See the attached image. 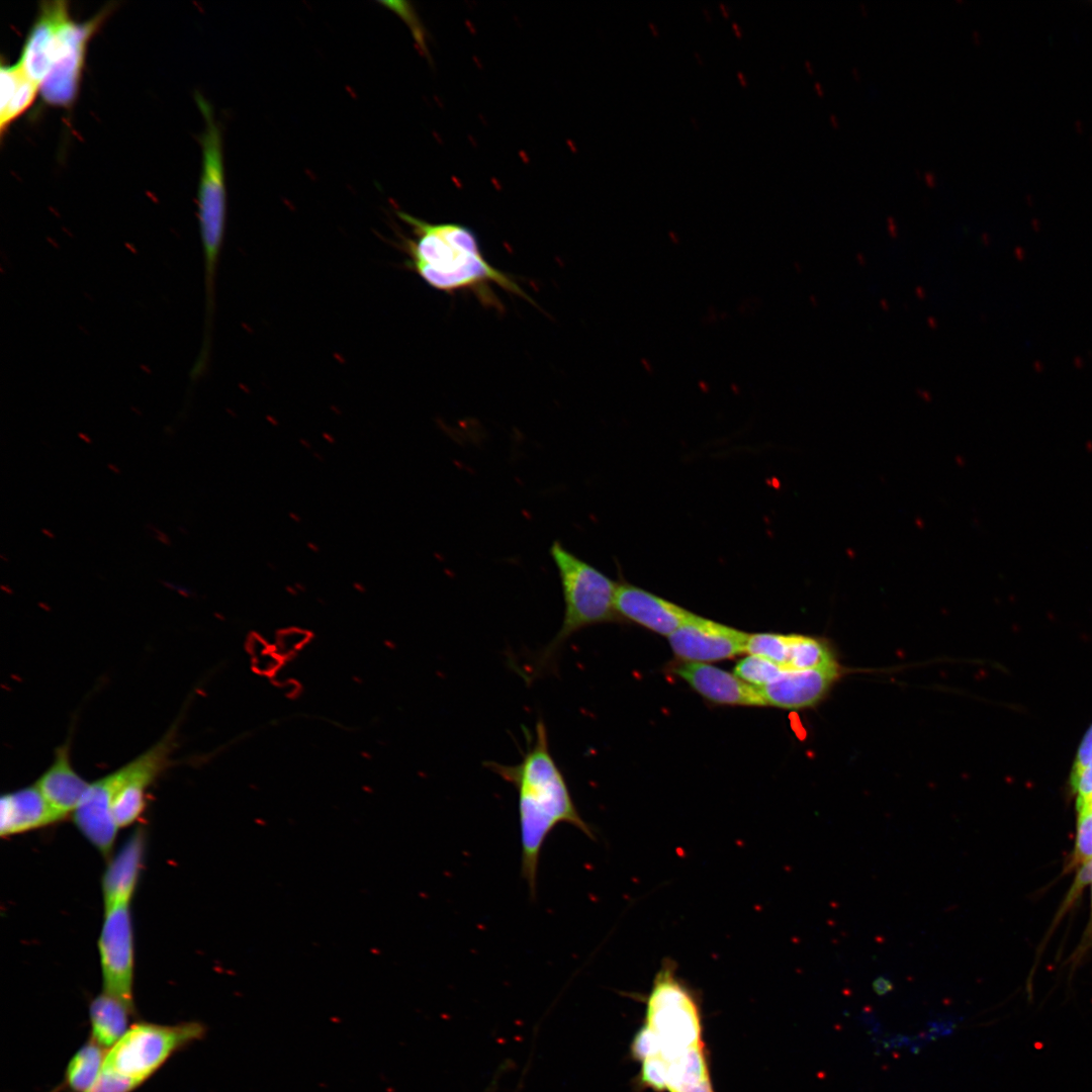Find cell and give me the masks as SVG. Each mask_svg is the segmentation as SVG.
<instances>
[{
    "instance_id": "cell-13",
    "label": "cell",
    "mask_w": 1092,
    "mask_h": 1092,
    "mask_svg": "<svg viewBox=\"0 0 1092 1092\" xmlns=\"http://www.w3.org/2000/svg\"><path fill=\"white\" fill-rule=\"evenodd\" d=\"M673 672L700 695L717 704L765 706L759 688L751 686L736 674L704 662H685Z\"/></svg>"
},
{
    "instance_id": "cell-4",
    "label": "cell",
    "mask_w": 1092,
    "mask_h": 1092,
    "mask_svg": "<svg viewBox=\"0 0 1092 1092\" xmlns=\"http://www.w3.org/2000/svg\"><path fill=\"white\" fill-rule=\"evenodd\" d=\"M550 556L557 569L564 602L560 628L537 657V669L549 668L566 641L578 631L616 620L617 582L590 563L553 541Z\"/></svg>"
},
{
    "instance_id": "cell-16",
    "label": "cell",
    "mask_w": 1092,
    "mask_h": 1092,
    "mask_svg": "<svg viewBox=\"0 0 1092 1092\" xmlns=\"http://www.w3.org/2000/svg\"><path fill=\"white\" fill-rule=\"evenodd\" d=\"M60 820L35 784L1 797L0 834L3 837L41 828Z\"/></svg>"
},
{
    "instance_id": "cell-18",
    "label": "cell",
    "mask_w": 1092,
    "mask_h": 1092,
    "mask_svg": "<svg viewBox=\"0 0 1092 1092\" xmlns=\"http://www.w3.org/2000/svg\"><path fill=\"white\" fill-rule=\"evenodd\" d=\"M664 1061L667 1066L668 1092H714L704 1042L688 1048Z\"/></svg>"
},
{
    "instance_id": "cell-20",
    "label": "cell",
    "mask_w": 1092,
    "mask_h": 1092,
    "mask_svg": "<svg viewBox=\"0 0 1092 1092\" xmlns=\"http://www.w3.org/2000/svg\"><path fill=\"white\" fill-rule=\"evenodd\" d=\"M787 636V669L841 670L832 647L825 640L800 634Z\"/></svg>"
},
{
    "instance_id": "cell-38",
    "label": "cell",
    "mask_w": 1092,
    "mask_h": 1092,
    "mask_svg": "<svg viewBox=\"0 0 1092 1092\" xmlns=\"http://www.w3.org/2000/svg\"><path fill=\"white\" fill-rule=\"evenodd\" d=\"M695 56H697V58L699 59L700 63H702V62H703V61L701 60V58H700L701 56H700V55H699V54H698L697 52L695 53Z\"/></svg>"
},
{
    "instance_id": "cell-33",
    "label": "cell",
    "mask_w": 1092,
    "mask_h": 1092,
    "mask_svg": "<svg viewBox=\"0 0 1092 1092\" xmlns=\"http://www.w3.org/2000/svg\"><path fill=\"white\" fill-rule=\"evenodd\" d=\"M737 77H738V79L740 80V82H741V83H742L743 85H746V84H747V81H746V77L744 76V74H743L742 72L738 71V72H737Z\"/></svg>"
},
{
    "instance_id": "cell-25",
    "label": "cell",
    "mask_w": 1092,
    "mask_h": 1092,
    "mask_svg": "<svg viewBox=\"0 0 1092 1092\" xmlns=\"http://www.w3.org/2000/svg\"><path fill=\"white\" fill-rule=\"evenodd\" d=\"M1092 859V811L1078 813L1075 846L1069 869L1079 868Z\"/></svg>"
},
{
    "instance_id": "cell-9",
    "label": "cell",
    "mask_w": 1092,
    "mask_h": 1092,
    "mask_svg": "<svg viewBox=\"0 0 1092 1092\" xmlns=\"http://www.w3.org/2000/svg\"><path fill=\"white\" fill-rule=\"evenodd\" d=\"M103 992L134 1009L133 931L130 903L104 907V920L98 938Z\"/></svg>"
},
{
    "instance_id": "cell-21",
    "label": "cell",
    "mask_w": 1092,
    "mask_h": 1092,
    "mask_svg": "<svg viewBox=\"0 0 1092 1092\" xmlns=\"http://www.w3.org/2000/svg\"><path fill=\"white\" fill-rule=\"evenodd\" d=\"M107 1050L91 1038L70 1060L65 1072V1086L72 1092L89 1089L102 1071Z\"/></svg>"
},
{
    "instance_id": "cell-19",
    "label": "cell",
    "mask_w": 1092,
    "mask_h": 1092,
    "mask_svg": "<svg viewBox=\"0 0 1092 1092\" xmlns=\"http://www.w3.org/2000/svg\"><path fill=\"white\" fill-rule=\"evenodd\" d=\"M133 1010L119 999L102 992L89 1006L90 1038L108 1051L130 1027L129 1016Z\"/></svg>"
},
{
    "instance_id": "cell-27",
    "label": "cell",
    "mask_w": 1092,
    "mask_h": 1092,
    "mask_svg": "<svg viewBox=\"0 0 1092 1092\" xmlns=\"http://www.w3.org/2000/svg\"><path fill=\"white\" fill-rule=\"evenodd\" d=\"M1092 762V725L1085 733L1077 750L1074 765L1071 772L1070 784Z\"/></svg>"
},
{
    "instance_id": "cell-36",
    "label": "cell",
    "mask_w": 1092,
    "mask_h": 1092,
    "mask_svg": "<svg viewBox=\"0 0 1092 1092\" xmlns=\"http://www.w3.org/2000/svg\"><path fill=\"white\" fill-rule=\"evenodd\" d=\"M648 24H649V27L651 28V30L653 31V33H654V34H658V29H657V27L655 26V24H654V23H652V22H648Z\"/></svg>"
},
{
    "instance_id": "cell-7",
    "label": "cell",
    "mask_w": 1092,
    "mask_h": 1092,
    "mask_svg": "<svg viewBox=\"0 0 1092 1092\" xmlns=\"http://www.w3.org/2000/svg\"><path fill=\"white\" fill-rule=\"evenodd\" d=\"M114 4L102 8L84 21L71 17L59 30L50 70L42 80L39 95L46 105L71 108L80 90L87 49L91 38L113 11Z\"/></svg>"
},
{
    "instance_id": "cell-2",
    "label": "cell",
    "mask_w": 1092,
    "mask_h": 1092,
    "mask_svg": "<svg viewBox=\"0 0 1092 1092\" xmlns=\"http://www.w3.org/2000/svg\"><path fill=\"white\" fill-rule=\"evenodd\" d=\"M414 238H402L401 248L411 267L428 285L448 293L471 290L487 303H494L491 285L529 298L508 274L483 257L475 234L455 222L432 223L405 212H397Z\"/></svg>"
},
{
    "instance_id": "cell-30",
    "label": "cell",
    "mask_w": 1092,
    "mask_h": 1092,
    "mask_svg": "<svg viewBox=\"0 0 1092 1092\" xmlns=\"http://www.w3.org/2000/svg\"><path fill=\"white\" fill-rule=\"evenodd\" d=\"M873 989L877 995L884 996L892 991V980L887 975H880L874 980Z\"/></svg>"
},
{
    "instance_id": "cell-11",
    "label": "cell",
    "mask_w": 1092,
    "mask_h": 1092,
    "mask_svg": "<svg viewBox=\"0 0 1092 1092\" xmlns=\"http://www.w3.org/2000/svg\"><path fill=\"white\" fill-rule=\"evenodd\" d=\"M617 615L655 633L669 636L692 615L688 610L627 582H617Z\"/></svg>"
},
{
    "instance_id": "cell-32",
    "label": "cell",
    "mask_w": 1092,
    "mask_h": 1092,
    "mask_svg": "<svg viewBox=\"0 0 1092 1092\" xmlns=\"http://www.w3.org/2000/svg\"><path fill=\"white\" fill-rule=\"evenodd\" d=\"M1088 932L1092 933V882H1091V913H1090V921H1089Z\"/></svg>"
},
{
    "instance_id": "cell-17",
    "label": "cell",
    "mask_w": 1092,
    "mask_h": 1092,
    "mask_svg": "<svg viewBox=\"0 0 1092 1092\" xmlns=\"http://www.w3.org/2000/svg\"><path fill=\"white\" fill-rule=\"evenodd\" d=\"M146 833L136 828L107 866L102 878L104 907L130 903L138 886L145 852Z\"/></svg>"
},
{
    "instance_id": "cell-3",
    "label": "cell",
    "mask_w": 1092,
    "mask_h": 1092,
    "mask_svg": "<svg viewBox=\"0 0 1092 1092\" xmlns=\"http://www.w3.org/2000/svg\"><path fill=\"white\" fill-rule=\"evenodd\" d=\"M196 102L204 118L202 168L197 193L198 224L204 266L205 321L202 349L209 350L215 303V280L226 225V190L222 135L213 109L200 94Z\"/></svg>"
},
{
    "instance_id": "cell-24",
    "label": "cell",
    "mask_w": 1092,
    "mask_h": 1092,
    "mask_svg": "<svg viewBox=\"0 0 1092 1092\" xmlns=\"http://www.w3.org/2000/svg\"><path fill=\"white\" fill-rule=\"evenodd\" d=\"M787 648V635L776 633H756L748 635L745 653H748L749 655L763 657L785 667Z\"/></svg>"
},
{
    "instance_id": "cell-34",
    "label": "cell",
    "mask_w": 1092,
    "mask_h": 1092,
    "mask_svg": "<svg viewBox=\"0 0 1092 1092\" xmlns=\"http://www.w3.org/2000/svg\"><path fill=\"white\" fill-rule=\"evenodd\" d=\"M719 6H720V8H721V10L723 12V15L725 17H728V15H729L728 8L723 3H719Z\"/></svg>"
},
{
    "instance_id": "cell-31",
    "label": "cell",
    "mask_w": 1092,
    "mask_h": 1092,
    "mask_svg": "<svg viewBox=\"0 0 1092 1092\" xmlns=\"http://www.w3.org/2000/svg\"><path fill=\"white\" fill-rule=\"evenodd\" d=\"M1089 811H1092V798L1089 800V802L1083 808H1081L1077 812L1082 813V812H1089Z\"/></svg>"
},
{
    "instance_id": "cell-14",
    "label": "cell",
    "mask_w": 1092,
    "mask_h": 1092,
    "mask_svg": "<svg viewBox=\"0 0 1092 1092\" xmlns=\"http://www.w3.org/2000/svg\"><path fill=\"white\" fill-rule=\"evenodd\" d=\"M841 671L788 669L759 690L766 705L791 710L810 708L824 699Z\"/></svg>"
},
{
    "instance_id": "cell-37",
    "label": "cell",
    "mask_w": 1092,
    "mask_h": 1092,
    "mask_svg": "<svg viewBox=\"0 0 1092 1092\" xmlns=\"http://www.w3.org/2000/svg\"><path fill=\"white\" fill-rule=\"evenodd\" d=\"M703 11H705V12H706V16H707V17H708V18L710 19V14L708 13L707 9H706V8H703Z\"/></svg>"
},
{
    "instance_id": "cell-1",
    "label": "cell",
    "mask_w": 1092,
    "mask_h": 1092,
    "mask_svg": "<svg viewBox=\"0 0 1092 1092\" xmlns=\"http://www.w3.org/2000/svg\"><path fill=\"white\" fill-rule=\"evenodd\" d=\"M484 766L517 790L521 875L531 897L535 898L541 850L552 830L566 823L589 838H595L594 832L579 814L564 775L551 753L542 719L536 723L535 738L521 762L509 765L485 761Z\"/></svg>"
},
{
    "instance_id": "cell-26",
    "label": "cell",
    "mask_w": 1092,
    "mask_h": 1092,
    "mask_svg": "<svg viewBox=\"0 0 1092 1092\" xmlns=\"http://www.w3.org/2000/svg\"><path fill=\"white\" fill-rule=\"evenodd\" d=\"M139 1086V1083L103 1066L96 1081L84 1092H131Z\"/></svg>"
},
{
    "instance_id": "cell-23",
    "label": "cell",
    "mask_w": 1092,
    "mask_h": 1092,
    "mask_svg": "<svg viewBox=\"0 0 1092 1092\" xmlns=\"http://www.w3.org/2000/svg\"><path fill=\"white\" fill-rule=\"evenodd\" d=\"M40 86L26 76L6 104L0 109V133L3 139L11 123L23 114L39 94Z\"/></svg>"
},
{
    "instance_id": "cell-22",
    "label": "cell",
    "mask_w": 1092,
    "mask_h": 1092,
    "mask_svg": "<svg viewBox=\"0 0 1092 1092\" xmlns=\"http://www.w3.org/2000/svg\"><path fill=\"white\" fill-rule=\"evenodd\" d=\"M787 668L760 656L748 655L734 668V674L756 688H763L778 679Z\"/></svg>"
},
{
    "instance_id": "cell-8",
    "label": "cell",
    "mask_w": 1092,
    "mask_h": 1092,
    "mask_svg": "<svg viewBox=\"0 0 1092 1092\" xmlns=\"http://www.w3.org/2000/svg\"><path fill=\"white\" fill-rule=\"evenodd\" d=\"M176 728L147 751L108 774L112 790V816L118 828L133 824L146 808L149 787L169 766L176 744Z\"/></svg>"
},
{
    "instance_id": "cell-15",
    "label": "cell",
    "mask_w": 1092,
    "mask_h": 1092,
    "mask_svg": "<svg viewBox=\"0 0 1092 1092\" xmlns=\"http://www.w3.org/2000/svg\"><path fill=\"white\" fill-rule=\"evenodd\" d=\"M89 784L74 769L68 741L57 748L53 762L35 783L61 820L73 815Z\"/></svg>"
},
{
    "instance_id": "cell-6",
    "label": "cell",
    "mask_w": 1092,
    "mask_h": 1092,
    "mask_svg": "<svg viewBox=\"0 0 1092 1092\" xmlns=\"http://www.w3.org/2000/svg\"><path fill=\"white\" fill-rule=\"evenodd\" d=\"M205 1031L197 1021L174 1025L134 1023L107 1051L104 1067L141 1085L176 1052L201 1039Z\"/></svg>"
},
{
    "instance_id": "cell-12",
    "label": "cell",
    "mask_w": 1092,
    "mask_h": 1092,
    "mask_svg": "<svg viewBox=\"0 0 1092 1092\" xmlns=\"http://www.w3.org/2000/svg\"><path fill=\"white\" fill-rule=\"evenodd\" d=\"M70 17L69 4L65 0L39 3L19 59L27 76L39 86L50 70L59 30Z\"/></svg>"
},
{
    "instance_id": "cell-5",
    "label": "cell",
    "mask_w": 1092,
    "mask_h": 1092,
    "mask_svg": "<svg viewBox=\"0 0 1092 1092\" xmlns=\"http://www.w3.org/2000/svg\"><path fill=\"white\" fill-rule=\"evenodd\" d=\"M645 1026L657 1038L656 1056L663 1060L703 1042L699 1005L676 977L671 962L664 963L654 978L646 1001Z\"/></svg>"
},
{
    "instance_id": "cell-35",
    "label": "cell",
    "mask_w": 1092,
    "mask_h": 1092,
    "mask_svg": "<svg viewBox=\"0 0 1092 1092\" xmlns=\"http://www.w3.org/2000/svg\"><path fill=\"white\" fill-rule=\"evenodd\" d=\"M732 26H733V28L735 30L736 35L741 36L742 33H741V29L739 28L738 24L736 22H733Z\"/></svg>"
},
{
    "instance_id": "cell-10",
    "label": "cell",
    "mask_w": 1092,
    "mask_h": 1092,
    "mask_svg": "<svg viewBox=\"0 0 1092 1092\" xmlns=\"http://www.w3.org/2000/svg\"><path fill=\"white\" fill-rule=\"evenodd\" d=\"M747 633L692 613L668 641L674 654L687 662H709L745 653Z\"/></svg>"
},
{
    "instance_id": "cell-29",
    "label": "cell",
    "mask_w": 1092,
    "mask_h": 1092,
    "mask_svg": "<svg viewBox=\"0 0 1092 1092\" xmlns=\"http://www.w3.org/2000/svg\"><path fill=\"white\" fill-rule=\"evenodd\" d=\"M1092 882V859L1087 863L1080 867L1074 884L1072 885L1069 895L1067 897L1065 906L1075 900L1077 895L1082 891L1084 887Z\"/></svg>"
},
{
    "instance_id": "cell-28",
    "label": "cell",
    "mask_w": 1092,
    "mask_h": 1092,
    "mask_svg": "<svg viewBox=\"0 0 1092 1092\" xmlns=\"http://www.w3.org/2000/svg\"><path fill=\"white\" fill-rule=\"evenodd\" d=\"M1076 794L1077 811L1083 808L1092 798V762L1071 783Z\"/></svg>"
}]
</instances>
